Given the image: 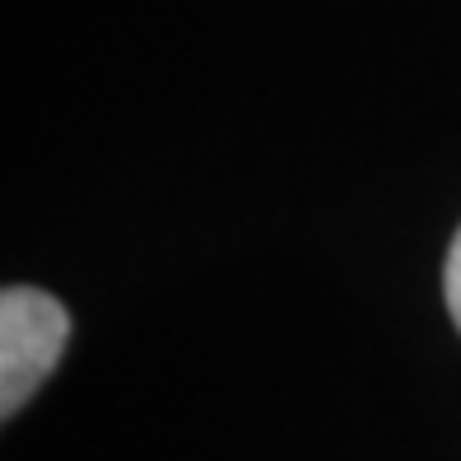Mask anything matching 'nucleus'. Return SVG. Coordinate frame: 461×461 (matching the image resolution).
Here are the masks:
<instances>
[{
    "instance_id": "f257e3e1",
    "label": "nucleus",
    "mask_w": 461,
    "mask_h": 461,
    "mask_svg": "<svg viewBox=\"0 0 461 461\" xmlns=\"http://www.w3.org/2000/svg\"><path fill=\"white\" fill-rule=\"evenodd\" d=\"M71 334V316L38 287H5L0 297V414L14 419L48 382Z\"/></svg>"
},
{
    "instance_id": "f03ea898",
    "label": "nucleus",
    "mask_w": 461,
    "mask_h": 461,
    "mask_svg": "<svg viewBox=\"0 0 461 461\" xmlns=\"http://www.w3.org/2000/svg\"><path fill=\"white\" fill-rule=\"evenodd\" d=\"M443 292H447V311H452V321H456V330H461V230H456V240H452V249H447Z\"/></svg>"
}]
</instances>
